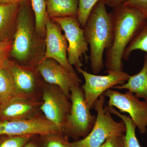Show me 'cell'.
<instances>
[{"instance_id":"7402d4cb","label":"cell","mask_w":147,"mask_h":147,"mask_svg":"<svg viewBox=\"0 0 147 147\" xmlns=\"http://www.w3.org/2000/svg\"><path fill=\"white\" fill-rule=\"evenodd\" d=\"M99 0H79L77 19L84 28L93 9Z\"/></svg>"},{"instance_id":"d4e9b609","label":"cell","mask_w":147,"mask_h":147,"mask_svg":"<svg viewBox=\"0 0 147 147\" xmlns=\"http://www.w3.org/2000/svg\"><path fill=\"white\" fill-rule=\"evenodd\" d=\"M12 46V40L0 41V69L4 67L9 59Z\"/></svg>"},{"instance_id":"4316f807","label":"cell","mask_w":147,"mask_h":147,"mask_svg":"<svg viewBox=\"0 0 147 147\" xmlns=\"http://www.w3.org/2000/svg\"><path fill=\"white\" fill-rule=\"evenodd\" d=\"M124 136L110 137L99 147H123Z\"/></svg>"},{"instance_id":"ffe728a7","label":"cell","mask_w":147,"mask_h":147,"mask_svg":"<svg viewBox=\"0 0 147 147\" xmlns=\"http://www.w3.org/2000/svg\"><path fill=\"white\" fill-rule=\"evenodd\" d=\"M18 96L21 95L17 93L9 71L5 66L0 69V104Z\"/></svg>"},{"instance_id":"277c9868","label":"cell","mask_w":147,"mask_h":147,"mask_svg":"<svg viewBox=\"0 0 147 147\" xmlns=\"http://www.w3.org/2000/svg\"><path fill=\"white\" fill-rule=\"evenodd\" d=\"M105 102L103 94L95 101L93 108L96 111L97 116L94 126L86 137L71 143L70 147H99L110 137L125 135L124 123L113 119L108 106L104 108Z\"/></svg>"},{"instance_id":"6da1fadb","label":"cell","mask_w":147,"mask_h":147,"mask_svg":"<svg viewBox=\"0 0 147 147\" xmlns=\"http://www.w3.org/2000/svg\"><path fill=\"white\" fill-rule=\"evenodd\" d=\"M45 39L38 34L31 1L20 3L9 57L21 65L36 68L45 57Z\"/></svg>"},{"instance_id":"8992f818","label":"cell","mask_w":147,"mask_h":147,"mask_svg":"<svg viewBox=\"0 0 147 147\" xmlns=\"http://www.w3.org/2000/svg\"><path fill=\"white\" fill-rule=\"evenodd\" d=\"M69 99L59 87L43 81L42 85V103L40 110L47 119L62 131L71 109V102Z\"/></svg>"},{"instance_id":"e0dca14e","label":"cell","mask_w":147,"mask_h":147,"mask_svg":"<svg viewBox=\"0 0 147 147\" xmlns=\"http://www.w3.org/2000/svg\"><path fill=\"white\" fill-rule=\"evenodd\" d=\"M49 19L77 17L79 0H45Z\"/></svg>"},{"instance_id":"ac0fdd59","label":"cell","mask_w":147,"mask_h":147,"mask_svg":"<svg viewBox=\"0 0 147 147\" xmlns=\"http://www.w3.org/2000/svg\"><path fill=\"white\" fill-rule=\"evenodd\" d=\"M108 107L110 113L119 117L125 124L126 131L124 137L123 147H142L136 137L137 125L132 119L129 116L121 114L113 106Z\"/></svg>"},{"instance_id":"7c38bea8","label":"cell","mask_w":147,"mask_h":147,"mask_svg":"<svg viewBox=\"0 0 147 147\" xmlns=\"http://www.w3.org/2000/svg\"><path fill=\"white\" fill-rule=\"evenodd\" d=\"M60 26L53 19L46 24V50L44 59H53L69 72L76 74L67 59L68 42Z\"/></svg>"},{"instance_id":"ba28073f","label":"cell","mask_w":147,"mask_h":147,"mask_svg":"<svg viewBox=\"0 0 147 147\" xmlns=\"http://www.w3.org/2000/svg\"><path fill=\"white\" fill-rule=\"evenodd\" d=\"M103 95L109 98L108 106L117 108L122 113H128L140 133L144 134L146 132L147 101H141L129 91L123 94L110 89Z\"/></svg>"},{"instance_id":"52a82bcc","label":"cell","mask_w":147,"mask_h":147,"mask_svg":"<svg viewBox=\"0 0 147 147\" xmlns=\"http://www.w3.org/2000/svg\"><path fill=\"white\" fill-rule=\"evenodd\" d=\"M81 67H76V68L84 76L85 84L82 88L85 101L90 109L93 108L95 101L106 91L115 86L125 84L130 76L123 71H108L106 72L108 75H97L88 73Z\"/></svg>"},{"instance_id":"484cf974","label":"cell","mask_w":147,"mask_h":147,"mask_svg":"<svg viewBox=\"0 0 147 147\" xmlns=\"http://www.w3.org/2000/svg\"><path fill=\"white\" fill-rule=\"evenodd\" d=\"M123 4L139 11L147 18V0H128Z\"/></svg>"},{"instance_id":"8fae6325","label":"cell","mask_w":147,"mask_h":147,"mask_svg":"<svg viewBox=\"0 0 147 147\" xmlns=\"http://www.w3.org/2000/svg\"><path fill=\"white\" fill-rule=\"evenodd\" d=\"M5 66L8 69L17 93L26 97L39 99L43 79L36 68L21 65L9 59Z\"/></svg>"},{"instance_id":"f546056e","label":"cell","mask_w":147,"mask_h":147,"mask_svg":"<svg viewBox=\"0 0 147 147\" xmlns=\"http://www.w3.org/2000/svg\"><path fill=\"white\" fill-rule=\"evenodd\" d=\"M30 141L27 143L24 147H38V146L35 142H30Z\"/></svg>"},{"instance_id":"f1b7e54d","label":"cell","mask_w":147,"mask_h":147,"mask_svg":"<svg viewBox=\"0 0 147 147\" xmlns=\"http://www.w3.org/2000/svg\"><path fill=\"white\" fill-rule=\"evenodd\" d=\"M31 0H0V2L8 4H20L25 1H29Z\"/></svg>"},{"instance_id":"9c48e42d","label":"cell","mask_w":147,"mask_h":147,"mask_svg":"<svg viewBox=\"0 0 147 147\" xmlns=\"http://www.w3.org/2000/svg\"><path fill=\"white\" fill-rule=\"evenodd\" d=\"M60 26L68 42L67 59L69 63L75 67H82L81 59L84 56L88 60L87 52L88 44L84 36V29L81 27L77 17L68 16L52 19Z\"/></svg>"},{"instance_id":"5b68a950","label":"cell","mask_w":147,"mask_h":147,"mask_svg":"<svg viewBox=\"0 0 147 147\" xmlns=\"http://www.w3.org/2000/svg\"><path fill=\"white\" fill-rule=\"evenodd\" d=\"M70 91L71 109L63 127V133L75 139L84 138L92 129L96 117L90 113L85 101L84 90L80 85L71 87Z\"/></svg>"},{"instance_id":"5bb4252c","label":"cell","mask_w":147,"mask_h":147,"mask_svg":"<svg viewBox=\"0 0 147 147\" xmlns=\"http://www.w3.org/2000/svg\"><path fill=\"white\" fill-rule=\"evenodd\" d=\"M42 100L18 96L0 104V122L33 117L41 113Z\"/></svg>"},{"instance_id":"83f0119b","label":"cell","mask_w":147,"mask_h":147,"mask_svg":"<svg viewBox=\"0 0 147 147\" xmlns=\"http://www.w3.org/2000/svg\"><path fill=\"white\" fill-rule=\"evenodd\" d=\"M128 0H103L105 5L114 8L123 4Z\"/></svg>"},{"instance_id":"9a60e30c","label":"cell","mask_w":147,"mask_h":147,"mask_svg":"<svg viewBox=\"0 0 147 147\" xmlns=\"http://www.w3.org/2000/svg\"><path fill=\"white\" fill-rule=\"evenodd\" d=\"M20 5L0 2V41L12 40Z\"/></svg>"},{"instance_id":"603a6c76","label":"cell","mask_w":147,"mask_h":147,"mask_svg":"<svg viewBox=\"0 0 147 147\" xmlns=\"http://www.w3.org/2000/svg\"><path fill=\"white\" fill-rule=\"evenodd\" d=\"M45 137L43 147H70L71 143L67 137L63 134H55L47 136Z\"/></svg>"},{"instance_id":"cb8c5ba5","label":"cell","mask_w":147,"mask_h":147,"mask_svg":"<svg viewBox=\"0 0 147 147\" xmlns=\"http://www.w3.org/2000/svg\"><path fill=\"white\" fill-rule=\"evenodd\" d=\"M0 142V147H24L33 135L8 136Z\"/></svg>"},{"instance_id":"2e32d148","label":"cell","mask_w":147,"mask_h":147,"mask_svg":"<svg viewBox=\"0 0 147 147\" xmlns=\"http://www.w3.org/2000/svg\"><path fill=\"white\" fill-rule=\"evenodd\" d=\"M127 82L122 85L115 86L112 88L127 90L135 94L137 97L144 98L147 101V57L146 55L142 70L137 74L130 75Z\"/></svg>"},{"instance_id":"30bf717a","label":"cell","mask_w":147,"mask_h":147,"mask_svg":"<svg viewBox=\"0 0 147 147\" xmlns=\"http://www.w3.org/2000/svg\"><path fill=\"white\" fill-rule=\"evenodd\" d=\"M55 134L63 133L60 129L47 119L43 115L40 114L25 119L0 122V136H45Z\"/></svg>"},{"instance_id":"4fadbf2b","label":"cell","mask_w":147,"mask_h":147,"mask_svg":"<svg viewBox=\"0 0 147 147\" xmlns=\"http://www.w3.org/2000/svg\"><path fill=\"white\" fill-rule=\"evenodd\" d=\"M36 69L44 82L58 86L69 98L71 87L82 82L77 74L69 72L53 59H43Z\"/></svg>"},{"instance_id":"7a4b0ae2","label":"cell","mask_w":147,"mask_h":147,"mask_svg":"<svg viewBox=\"0 0 147 147\" xmlns=\"http://www.w3.org/2000/svg\"><path fill=\"white\" fill-rule=\"evenodd\" d=\"M113 9V40L111 47L105 51V72L123 71L125 50L147 22V18L139 11L123 4Z\"/></svg>"},{"instance_id":"44dd1931","label":"cell","mask_w":147,"mask_h":147,"mask_svg":"<svg viewBox=\"0 0 147 147\" xmlns=\"http://www.w3.org/2000/svg\"><path fill=\"white\" fill-rule=\"evenodd\" d=\"M136 50H141L146 52L145 55L147 57V22L142 27L126 47L123 59L125 61H128L131 53Z\"/></svg>"},{"instance_id":"d6986e66","label":"cell","mask_w":147,"mask_h":147,"mask_svg":"<svg viewBox=\"0 0 147 147\" xmlns=\"http://www.w3.org/2000/svg\"><path fill=\"white\" fill-rule=\"evenodd\" d=\"M31 4L34 15L37 33L45 39L46 24L49 19L47 16L45 0H31Z\"/></svg>"},{"instance_id":"3957f363","label":"cell","mask_w":147,"mask_h":147,"mask_svg":"<svg viewBox=\"0 0 147 147\" xmlns=\"http://www.w3.org/2000/svg\"><path fill=\"white\" fill-rule=\"evenodd\" d=\"M83 29L90 50L91 69L97 74L104 66V51L111 47L113 40V14L107 11L103 0H99L95 5Z\"/></svg>"}]
</instances>
